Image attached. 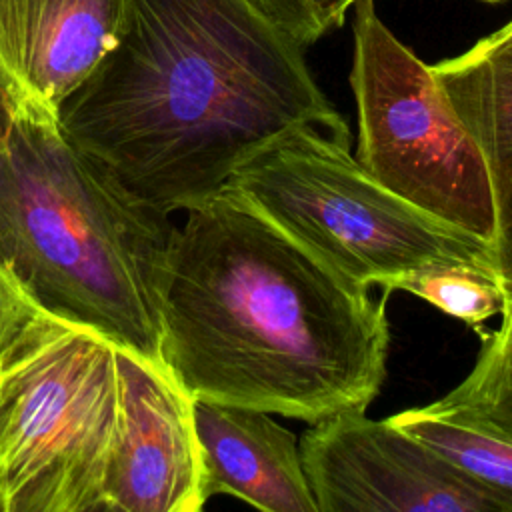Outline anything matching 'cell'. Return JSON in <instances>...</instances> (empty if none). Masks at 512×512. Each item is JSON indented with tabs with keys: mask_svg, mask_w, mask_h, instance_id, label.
Instances as JSON below:
<instances>
[{
	"mask_svg": "<svg viewBox=\"0 0 512 512\" xmlns=\"http://www.w3.org/2000/svg\"><path fill=\"white\" fill-rule=\"evenodd\" d=\"M472 484L512 512V440L484 426L436 410L432 404L388 416Z\"/></svg>",
	"mask_w": 512,
	"mask_h": 512,
	"instance_id": "cell-12",
	"label": "cell"
},
{
	"mask_svg": "<svg viewBox=\"0 0 512 512\" xmlns=\"http://www.w3.org/2000/svg\"><path fill=\"white\" fill-rule=\"evenodd\" d=\"M508 26H512V20H510V22H508Z\"/></svg>",
	"mask_w": 512,
	"mask_h": 512,
	"instance_id": "cell-20",
	"label": "cell"
},
{
	"mask_svg": "<svg viewBox=\"0 0 512 512\" xmlns=\"http://www.w3.org/2000/svg\"><path fill=\"white\" fill-rule=\"evenodd\" d=\"M298 448L318 512H504L388 418L342 412L312 424Z\"/></svg>",
	"mask_w": 512,
	"mask_h": 512,
	"instance_id": "cell-7",
	"label": "cell"
},
{
	"mask_svg": "<svg viewBox=\"0 0 512 512\" xmlns=\"http://www.w3.org/2000/svg\"><path fill=\"white\" fill-rule=\"evenodd\" d=\"M284 232L344 278L386 294L404 276L444 262L492 268V248L426 214L374 180L350 138L294 128L248 156L228 178Z\"/></svg>",
	"mask_w": 512,
	"mask_h": 512,
	"instance_id": "cell-4",
	"label": "cell"
},
{
	"mask_svg": "<svg viewBox=\"0 0 512 512\" xmlns=\"http://www.w3.org/2000/svg\"><path fill=\"white\" fill-rule=\"evenodd\" d=\"M4 512L104 510L118 422L116 346L36 310L0 352Z\"/></svg>",
	"mask_w": 512,
	"mask_h": 512,
	"instance_id": "cell-5",
	"label": "cell"
},
{
	"mask_svg": "<svg viewBox=\"0 0 512 512\" xmlns=\"http://www.w3.org/2000/svg\"><path fill=\"white\" fill-rule=\"evenodd\" d=\"M408 292L434 308L482 330L506 308V292L494 268L472 262H444L420 268L396 282L394 292Z\"/></svg>",
	"mask_w": 512,
	"mask_h": 512,
	"instance_id": "cell-14",
	"label": "cell"
},
{
	"mask_svg": "<svg viewBox=\"0 0 512 512\" xmlns=\"http://www.w3.org/2000/svg\"><path fill=\"white\" fill-rule=\"evenodd\" d=\"M4 102L0 264L38 310L162 364L170 214L80 150L56 112L6 94Z\"/></svg>",
	"mask_w": 512,
	"mask_h": 512,
	"instance_id": "cell-3",
	"label": "cell"
},
{
	"mask_svg": "<svg viewBox=\"0 0 512 512\" xmlns=\"http://www.w3.org/2000/svg\"><path fill=\"white\" fill-rule=\"evenodd\" d=\"M118 422L108 512H198L206 504L192 396L152 360L116 348Z\"/></svg>",
	"mask_w": 512,
	"mask_h": 512,
	"instance_id": "cell-8",
	"label": "cell"
},
{
	"mask_svg": "<svg viewBox=\"0 0 512 512\" xmlns=\"http://www.w3.org/2000/svg\"><path fill=\"white\" fill-rule=\"evenodd\" d=\"M2 426H4V402L0 396V434H2Z\"/></svg>",
	"mask_w": 512,
	"mask_h": 512,
	"instance_id": "cell-18",
	"label": "cell"
},
{
	"mask_svg": "<svg viewBox=\"0 0 512 512\" xmlns=\"http://www.w3.org/2000/svg\"><path fill=\"white\" fill-rule=\"evenodd\" d=\"M58 122L164 214L206 202L294 128L350 138L304 50L250 0H124L114 46L62 102Z\"/></svg>",
	"mask_w": 512,
	"mask_h": 512,
	"instance_id": "cell-1",
	"label": "cell"
},
{
	"mask_svg": "<svg viewBox=\"0 0 512 512\" xmlns=\"http://www.w3.org/2000/svg\"><path fill=\"white\" fill-rule=\"evenodd\" d=\"M162 364L192 396L322 422L386 378V298L344 278L230 188L174 228Z\"/></svg>",
	"mask_w": 512,
	"mask_h": 512,
	"instance_id": "cell-2",
	"label": "cell"
},
{
	"mask_svg": "<svg viewBox=\"0 0 512 512\" xmlns=\"http://www.w3.org/2000/svg\"><path fill=\"white\" fill-rule=\"evenodd\" d=\"M478 336L470 374L432 406L512 440V306L506 304L496 330L482 328Z\"/></svg>",
	"mask_w": 512,
	"mask_h": 512,
	"instance_id": "cell-13",
	"label": "cell"
},
{
	"mask_svg": "<svg viewBox=\"0 0 512 512\" xmlns=\"http://www.w3.org/2000/svg\"><path fill=\"white\" fill-rule=\"evenodd\" d=\"M38 308L0 264V352Z\"/></svg>",
	"mask_w": 512,
	"mask_h": 512,
	"instance_id": "cell-16",
	"label": "cell"
},
{
	"mask_svg": "<svg viewBox=\"0 0 512 512\" xmlns=\"http://www.w3.org/2000/svg\"><path fill=\"white\" fill-rule=\"evenodd\" d=\"M124 0H0V88L58 114L114 46Z\"/></svg>",
	"mask_w": 512,
	"mask_h": 512,
	"instance_id": "cell-9",
	"label": "cell"
},
{
	"mask_svg": "<svg viewBox=\"0 0 512 512\" xmlns=\"http://www.w3.org/2000/svg\"><path fill=\"white\" fill-rule=\"evenodd\" d=\"M252 6L302 50L338 28L358 0H250Z\"/></svg>",
	"mask_w": 512,
	"mask_h": 512,
	"instance_id": "cell-15",
	"label": "cell"
},
{
	"mask_svg": "<svg viewBox=\"0 0 512 512\" xmlns=\"http://www.w3.org/2000/svg\"><path fill=\"white\" fill-rule=\"evenodd\" d=\"M4 116H6V102H4V92L0 88V132L4 128Z\"/></svg>",
	"mask_w": 512,
	"mask_h": 512,
	"instance_id": "cell-17",
	"label": "cell"
},
{
	"mask_svg": "<svg viewBox=\"0 0 512 512\" xmlns=\"http://www.w3.org/2000/svg\"><path fill=\"white\" fill-rule=\"evenodd\" d=\"M352 36L356 160L390 192L492 248L488 166L432 66L382 22L374 0L354 4Z\"/></svg>",
	"mask_w": 512,
	"mask_h": 512,
	"instance_id": "cell-6",
	"label": "cell"
},
{
	"mask_svg": "<svg viewBox=\"0 0 512 512\" xmlns=\"http://www.w3.org/2000/svg\"><path fill=\"white\" fill-rule=\"evenodd\" d=\"M206 500L228 494L264 512H318L300 448L268 412L192 398Z\"/></svg>",
	"mask_w": 512,
	"mask_h": 512,
	"instance_id": "cell-10",
	"label": "cell"
},
{
	"mask_svg": "<svg viewBox=\"0 0 512 512\" xmlns=\"http://www.w3.org/2000/svg\"><path fill=\"white\" fill-rule=\"evenodd\" d=\"M430 66L484 154L496 208L492 268L512 306V26Z\"/></svg>",
	"mask_w": 512,
	"mask_h": 512,
	"instance_id": "cell-11",
	"label": "cell"
},
{
	"mask_svg": "<svg viewBox=\"0 0 512 512\" xmlns=\"http://www.w3.org/2000/svg\"><path fill=\"white\" fill-rule=\"evenodd\" d=\"M482 2H492L494 4V2H506V0H482Z\"/></svg>",
	"mask_w": 512,
	"mask_h": 512,
	"instance_id": "cell-19",
	"label": "cell"
}]
</instances>
